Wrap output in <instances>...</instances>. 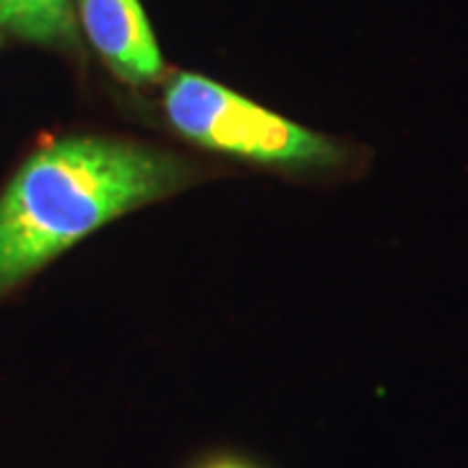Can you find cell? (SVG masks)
I'll use <instances>...</instances> for the list:
<instances>
[{
    "label": "cell",
    "instance_id": "277c9868",
    "mask_svg": "<svg viewBox=\"0 0 468 468\" xmlns=\"http://www.w3.org/2000/svg\"><path fill=\"white\" fill-rule=\"evenodd\" d=\"M0 27L39 45L76 42L73 0H0Z\"/></svg>",
    "mask_w": 468,
    "mask_h": 468
},
{
    "label": "cell",
    "instance_id": "7a4b0ae2",
    "mask_svg": "<svg viewBox=\"0 0 468 468\" xmlns=\"http://www.w3.org/2000/svg\"><path fill=\"white\" fill-rule=\"evenodd\" d=\"M172 128L198 146L255 165L334 169L346 162L335 141L271 112L248 97L198 73H177L165 89Z\"/></svg>",
    "mask_w": 468,
    "mask_h": 468
},
{
    "label": "cell",
    "instance_id": "6da1fadb",
    "mask_svg": "<svg viewBox=\"0 0 468 468\" xmlns=\"http://www.w3.org/2000/svg\"><path fill=\"white\" fill-rule=\"evenodd\" d=\"M196 180L169 151L107 135H70L21 165L0 196V297L112 218Z\"/></svg>",
    "mask_w": 468,
    "mask_h": 468
},
{
    "label": "cell",
    "instance_id": "5b68a950",
    "mask_svg": "<svg viewBox=\"0 0 468 468\" xmlns=\"http://www.w3.org/2000/svg\"><path fill=\"white\" fill-rule=\"evenodd\" d=\"M201 468H255L248 461H239V458H214L208 463H203Z\"/></svg>",
    "mask_w": 468,
    "mask_h": 468
},
{
    "label": "cell",
    "instance_id": "3957f363",
    "mask_svg": "<svg viewBox=\"0 0 468 468\" xmlns=\"http://www.w3.org/2000/svg\"><path fill=\"white\" fill-rule=\"evenodd\" d=\"M86 39L107 68L128 84H151L165 60L138 0H76Z\"/></svg>",
    "mask_w": 468,
    "mask_h": 468
}]
</instances>
